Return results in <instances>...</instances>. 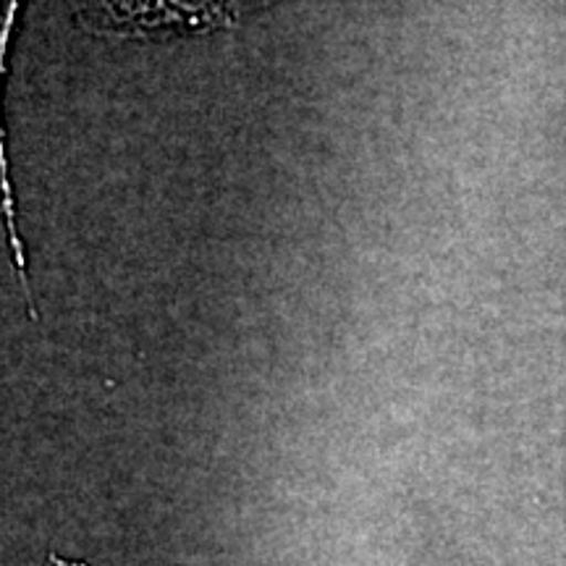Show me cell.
Listing matches in <instances>:
<instances>
[{
	"instance_id": "cell-1",
	"label": "cell",
	"mask_w": 566,
	"mask_h": 566,
	"mask_svg": "<svg viewBox=\"0 0 566 566\" xmlns=\"http://www.w3.org/2000/svg\"><path fill=\"white\" fill-rule=\"evenodd\" d=\"M42 566H87L84 562H66V558H61L59 554H51L48 556V562Z\"/></svg>"
}]
</instances>
